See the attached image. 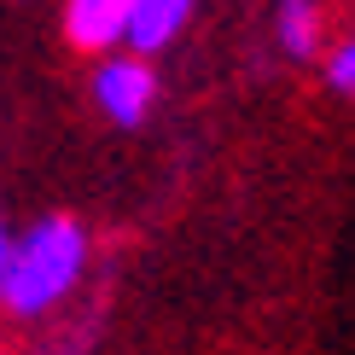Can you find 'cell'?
<instances>
[{
  "label": "cell",
  "mask_w": 355,
  "mask_h": 355,
  "mask_svg": "<svg viewBox=\"0 0 355 355\" xmlns=\"http://www.w3.org/2000/svg\"><path fill=\"white\" fill-rule=\"evenodd\" d=\"M87 268V233L64 216H47L6 250V268H0V303L12 315H41L64 297Z\"/></svg>",
  "instance_id": "obj_1"
},
{
  "label": "cell",
  "mask_w": 355,
  "mask_h": 355,
  "mask_svg": "<svg viewBox=\"0 0 355 355\" xmlns=\"http://www.w3.org/2000/svg\"><path fill=\"white\" fill-rule=\"evenodd\" d=\"M94 99H99V111H105L111 123L135 128L140 116L152 111V99H157L152 64H146V58H105L99 76H94Z\"/></svg>",
  "instance_id": "obj_2"
},
{
  "label": "cell",
  "mask_w": 355,
  "mask_h": 355,
  "mask_svg": "<svg viewBox=\"0 0 355 355\" xmlns=\"http://www.w3.org/2000/svg\"><path fill=\"white\" fill-rule=\"evenodd\" d=\"M128 12H135V0H70L64 29L76 47H116L128 35Z\"/></svg>",
  "instance_id": "obj_3"
},
{
  "label": "cell",
  "mask_w": 355,
  "mask_h": 355,
  "mask_svg": "<svg viewBox=\"0 0 355 355\" xmlns=\"http://www.w3.org/2000/svg\"><path fill=\"white\" fill-rule=\"evenodd\" d=\"M187 18H192V0H135L123 41H128L135 53H157V47H169V41L181 35Z\"/></svg>",
  "instance_id": "obj_4"
},
{
  "label": "cell",
  "mask_w": 355,
  "mask_h": 355,
  "mask_svg": "<svg viewBox=\"0 0 355 355\" xmlns=\"http://www.w3.org/2000/svg\"><path fill=\"white\" fill-rule=\"evenodd\" d=\"M279 47L291 58H309L320 47V6L315 0H279Z\"/></svg>",
  "instance_id": "obj_5"
},
{
  "label": "cell",
  "mask_w": 355,
  "mask_h": 355,
  "mask_svg": "<svg viewBox=\"0 0 355 355\" xmlns=\"http://www.w3.org/2000/svg\"><path fill=\"white\" fill-rule=\"evenodd\" d=\"M327 82L338 87V94H355V41H344V47L327 58Z\"/></svg>",
  "instance_id": "obj_6"
},
{
  "label": "cell",
  "mask_w": 355,
  "mask_h": 355,
  "mask_svg": "<svg viewBox=\"0 0 355 355\" xmlns=\"http://www.w3.org/2000/svg\"><path fill=\"white\" fill-rule=\"evenodd\" d=\"M6 250H12V239H6V227H0V268H6Z\"/></svg>",
  "instance_id": "obj_7"
}]
</instances>
